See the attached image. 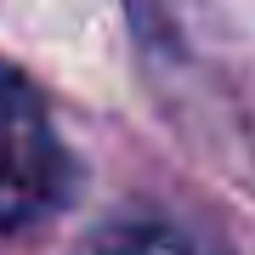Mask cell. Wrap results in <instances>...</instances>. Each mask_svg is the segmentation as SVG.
<instances>
[{"label":"cell","instance_id":"cell-2","mask_svg":"<svg viewBox=\"0 0 255 255\" xmlns=\"http://www.w3.org/2000/svg\"><path fill=\"white\" fill-rule=\"evenodd\" d=\"M74 255H210L193 238H182L176 227H159V221H119V227L91 233Z\"/></svg>","mask_w":255,"mask_h":255},{"label":"cell","instance_id":"cell-3","mask_svg":"<svg viewBox=\"0 0 255 255\" xmlns=\"http://www.w3.org/2000/svg\"><path fill=\"white\" fill-rule=\"evenodd\" d=\"M125 6H130V17L142 23V34H164V23H170V17H164L159 0H125Z\"/></svg>","mask_w":255,"mask_h":255},{"label":"cell","instance_id":"cell-1","mask_svg":"<svg viewBox=\"0 0 255 255\" xmlns=\"http://www.w3.org/2000/svg\"><path fill=\"white\" fill-rule=\"evenodd\" d=\"M74 187L68 147L57 136L40 91L0 63V233L46 221Z\"/></svg>","mask_w":255,"mask_h":255}]
</instances>
